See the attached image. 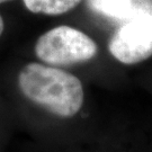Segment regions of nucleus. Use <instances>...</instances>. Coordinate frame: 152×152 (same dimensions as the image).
I'll return each instance as SVG.
<instances>
[{
    "mask_svg": "<svg viewBox=\"0 0 152 152\" xmlns=\"http://www.w3.org/2000/svg\"><path fill=\"white\" fill-rule=\"evenodd\" d=\"M150 0H87L88 7L99 15L126 20L139 12L147 11Z\"/></svg>",
    "mask_w": 152,
    "mask_h": 152,
    "instance_id": "obj_4",
    "label": "nucleus"
},
{
    "mask_svg": "<svg viewBox=\"0 0 152 152\" xmlns=\"http://www.w3.org/2000/svg\"><path fill=\"white\" fill-rule=\"evenodd\" d=\"M108 50L123 64H136L152 56L151 12H139L126 19L112 36Z\"/></svg>",
    "mask_w": 152,
    "mask_h": 152,
    "instance_id": "obj_3",
    "label": "nucleus"
},
{
    "mask_svg": "<svg viewBox=\"0 0 152 152\" xmlns=\"http://www.w3.org/2000/svg\"><path fill=\"white\" fill-rule=\"evenodd\" d=\"M23 2L31 12L56 16L75 9L81 0H23Z\"/></svg>",
    "mask_w": 152,
    "mask_h": 152,
    "instance_id": "obj_5",
    "label": "nucleus"
},
{
    "mask_svg": "<svg viewBox=\"0 0 152 152\" xmlns=\"http://www.w3.org/2000/svg\"><path fill=\"white\" fill-rule=\"evenodd\" d=\"M7 1H10V0H0V4H4V2H7Z\"/></svg>",
    "mask_w": 152,
    "mask_h": 152,
    "instance_id": "obj_7",
    "label": "nucleus"
},
{
    "mask_svg": "<svg viewBox=\"0 0 152 152\" xmlns=\"http://www.w3.org/2000/svg\"><path fill=\"white\" fill-rule=\"evenodd\" d=\"M34 52L46 64L68 66L91 60L97 54L98 46L81 31L70 26H58L38 37Z\"/></svg>",
    "mask_w": 152,
    "mask_h": 152,
    "instance_id": "obj_2",
    "label": "nucleus"
},
{
    "mask_svg": "<svg viewBox=\"0 0 152 152\" xmlns=\"http://www.w3.org/2000/svg\"><path fill=\"white\" fill-rule=\"evenodd\" d=\"M4 29H5V23H4V19H2V17L0 15V36H1V34L4 32Z\"/></svg>",
    "mask_w": 152,
    "mask_h": 152,
    "instance_id": "obj_6",
    "label": "nucleus"
},
{
    "mask_svg": "<svg viewBox=\"0 0 152 152\" xmlns=\"http://www.w3.org/2000/svg\"><path fill=\"white\" fill-rule=\"evenodd\" d=\"M17 81L28 100L55 116L72 117L83 105L81 81L59 68L31 62L19 71Z\"/></svg>",
    "mask_w": 152,
    "mask_h": 152,
    "instance_id": "obj_1",
    "label": "nucleus"
}]
</instances>
